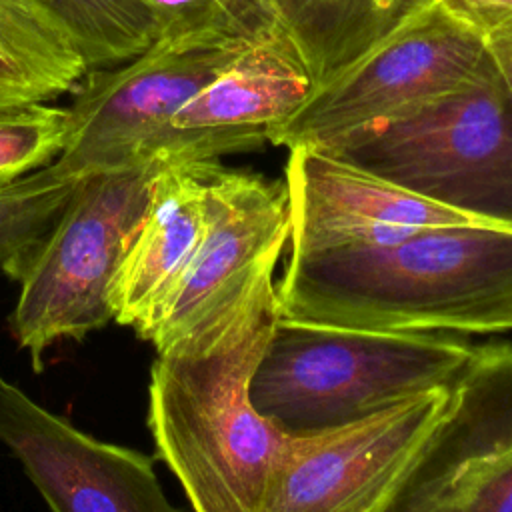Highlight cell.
I'll return each mask as SVG.
<instances>
[{
	"label": "cell",
	"mask_w": 512,
	"mask_h": 512,
	"mask_svg": "<svg viewBox=\"0 0 512 512\" xmlns=\"http://www.w3.org/2000/svg\"><path fill=\"white\" fill-rule=\"evenodd\" d=\"M266 258L156 348L148 382V430L194 512H258L294 434L252 402V380L280 320Z\"/></svg>",
	"instance_id": "cell-1"
},
{
	"label": "cell",
	"mask_w": 512,
	"mask_h": 512,
	"mask_svg": "<svg viewBox=\"0 0 512 512\" xmlns=\"http://www.w3.org/2000/svg\"><path fill=\"white\" fill-rule=\"evenodd\" d=\"M276 288L294 320L512 334V228H424L392 244L290 254Z\"/></svg>",
	"instance_id": "cell-2"
},
{
	"label": "cell",
	"mask_w": 512,
	"mask_h": 512,
	"mask_svg": "<svg viewBox=\"0 0 512 512\" xmlns=\"http://www.w3.org/2000/svg\"><path fill=\"white\" fill-rule=\"evenodd\" d=\"M474 350V344L440 332L280 316L252 380V402L288 434L334 430L452 386Z\"/></svg>",
	"instance_id": "cell-3"
},
{
	"label": "cell",
	"mask_w": 512,
	"mask_h": 512,
	"mask_svg": "<svg viewBox=\"0 0 512 512\" xmlns=\"http://www.w3.org/2000/svg\"><path fill=\"white\" fill-rule=\"evenodd\" d=\"M162 168L152 160L80 178L50 232L10 274L20 282L10 330L36 372L58 340H82L112 320V280Z\"/></svg>",
	"instance_id": "cell-4"
},
{
	"label": "cell",
	"mask_w": 512,
	"mask_h": 512,
	"mask_svg": "<svg viewBox=\"0 0 512 512\" xmlns=\"http://www.w3.org/2000/svg\"><path fill=\"white\" fill-rule=\"evenodd\" d=\"M326 152L436 204L512 228V98L496 68Z\"/></svg>",
	"instance_id": "cell-5"
},
{
	"label": "cell",
	"mask_w": 512,
	"mask_h": 512,
	"mask_svg": "<svg viewBox=\"0 0 512 512\" xmlns=\"http://www.w3.org/2000/svg\"><path fill=\"white\" fill-rule=\"evenodd\" d=\"M260 38L162 32L126 62L88 70L66 106L68 142L54 166L84 178L158 160L174 114Z\"/></svg>",
	"instance_id": "cell-6"
},
{
	"label": "cell",
	"mask_w": 512,
	"mask_h": 512,
	"mask_svg": "<svg viewBox=\"0 0 512 512\" xmlns=\"http://www.w3.org/2000/svg\"><path fill=\"white\" fill-rule=\"evenodd\" d=\"M494 68L482 36L438 2L336 74L284 122L270 144L332 150Z\"/></svg>",
	"instance_id": "cell-7"
},
{
	"label": "cell",
	"mask_w": 512,
	"mask_h": 512,
	"mask_svg": "<svg viewBox=\"0 0 512 512\" xmlns=\"http://www.w3.org/2000/svg\"><path fill=\"white\" fill-rule=\"evenodd\" d=\"M450 394L430 390L342 428L294 434L258 512H386Z\"/></svg>",
	"instance_id": "cell-8"
},
{
	"label": "cell",
	"mask_w": 512,
	"mask_h": 512,
	"mask_svg": "<svg viewBox=\"0 0 512 512\" xmlns=\"http://www.w3.org/2000/svg\"><path fill=\"white\" fill-rule=\"evenodd\" d=\"M386 512H512V342L476 346Z\"/></svg>",
	"instance_id": "cell-9"
},
{
	"label": "cell",
	"mask_w": 512,
	"mask_h": 512,
	"mask_svg": "<svg viewBox=\"0 0 512 512\" xmlns=\"http://www.w3.org/2000/svg\"><path fill=\"white\" fill-rule=\"evenodd\" d=\"M0 442L52 512H182L168 500L154 458L78 430L2 372Z\"/></svg>",
	"instance_id": "cell-10"
},
{
	"label": "cell",
	"mask_w": 512,
	"mask_h": 512,
	"mask_svg": "<svg viewBox=\"0 0 512 512\" xmlns=\"http://www.w3.org/2000/svg\"><path fill=\"white\" fill-rule=\"evenodd\" d=\"M204 178L206 224L200 244L140 336L154 346L240 286L266 258L280 256L290 240L286 180L230 170L218 160L206 162Z\"/></svg>",
	"instance_id": "cell-11"
},
{
	"label": "cell",
	"mask_w": 512,
	"mask_h": 512,
	"mask_svg": "<svg viewBox=\"0 0 512 512\" xmlns=\"http://www.w3.org/2000/svg\"><path fill=\"white\" fill-rule=\"evenodd\" d=\"M288 152L290 254L392 244L424 228L498 226L422 198L334 154L308 146Z\"/></svg>",
	"instance_id": "cell-12"
},
{
	"label": "cell",
	"mask_w": 512,
	"mask_h": 512,
	"mask_svg": "<svg viewBox=\"0 0 512 512\" xmlns=\"http://www.w3.org/2000/svg\"><path fill=\"white\" fill-rule=\"evenodd\" d=\"M316 88L298 48L276 28L252 42L174 114L158 160L210 162L270 144Z\"/></svg>",
	"instance_id": "cell-13"
},
{
	"label": "cell",
	"mask_w": 512,
	"mask_h": 512,
	"mask_svg": "<svg viewBox=\"0 0 512 512\" xmlns=\"http://www.w3.org/2000/svg\"><path fill=\"white\" fill-rule=\"evenodd\" d=\"M206 162L164 164L110 288L112 320L138 338L184 276L206 224Z\"/></svg>",
	"instance_id": "cell-14"
},
{
	"label": "cell",
	"mask_w": 512,
	"mask_h": 512,
	"mask_svg": "<svg viewBox=\"0 0 512 512\" xmlns=\"http://www.w3.org/2000/svg\"><path fill=\"white\" fill-rule=\"evenodd\" d=\"M436 0H270L316 86L358 62Z\"/></svg>",
	"instance_id": "cell-15"
},
{
	"label": "cell",
	"mask_w": 512,
	"mask_h": 512,
	"mask_svg": "<svg viewBox=\"0 0 512 512\" xmlns=\"http://www.w3.org/2000/svg\"><path fill=\"white\" fill-rule=\"evenodd\" d=\"M88 72L68 30L34 0H0V106L48 102Z\"/></svg>",
	"instance_id": "cell-16"
},
{
	"label": "cell",
	"mask_w": 512,
	"mask_h": 512,
	"mask_svg": "<svg viewBox=\"0 0 512 512\" xmlns=\"http://www.w3.org/2000/svg\"><path fill=\"white\" fill-rule=\"evenodd\" d=\"M74 38L88 70L140 54L158 34L160 20L142 0H34Z\"/></svg>",
	"instance_id": "cell-17"
},
{
	"label": "cell",
	"mask_w": 512,
	"mask_h": 512,
	"mask_svg": "<svg viewBox=\"0 0 512 512\" xmlns=\"http://www.w3.org/2000/svg\"><path fill=\"white\" fill-rule=\"evenodd\" d=\"M78 182L52 162L0 186V270L10 276L50 232Z\"/></svg>",
	"instance_id": "cell-18"
},
{
	"label": "cell",
	"mask_w": 512,
	"mask_h": 512,
	"mask_svg": "<svg viewBox=\"0 0 512 512\" xmlns=\"http://www.w3.org/2000/svg\"><path fill=\"white\" fill-rule=\"evenodd\" d=\"M70 130L66 106L22 102L0 106V186L56 160Z\"/></svg>",
	"instance_id": "cell-19"
},
{
	"label": "cell",
	"mask_w": 512,
	"mask_h": 512,
	"mask_svg": "<svg viewBox=\"0 0 512 512\" xmlns=\"http://www.w3.org/2000/svg\"><path fill=\"white\" fill-rule=\"evenodd\" d=\"M160 20L162 32L224 30L250 38L276 30L270 0H142Z\"/></svg>",
	"instance_id": "cell-20"
},
{
	"label": "cell",
	"mask_w": 512,
	"mask_h": 512,
	"mask_svg": "<svg viewBox=\"0 0 512 512\" xmlns=\"http://www.w3.org/2000/svg\"><path fill=\"white\" fill-rule=\"evenodd\" d=\"M482 40L512 30V0H436Z\"/></svg>",
	"instance_id": "cell-21"
},
{
	"label": "cell",
	"mask_w": 512,
	"mask_h": 512,
	"mask_svg": "<svg viewBox=\"0 0 512 512\" xmlns=\"http://www.w3.org/2000/svg\"><path fill=\"white\" fill-rule=\"evenodd\" d=\"M486 50L494 62V68L504 82L510 98H512V30L494 34L484 40Z\"/></svg>",
	"instance_id": "cell-22"
}]
</instances>
